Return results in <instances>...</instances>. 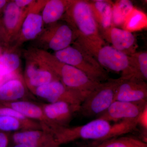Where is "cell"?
Wrapping results in <instances>:
<instances>
[{
  "label": "cell",
  "mask_w": 147,
  "mask_h": 147,
  "mask_svg": "<svg viewBox=\"0 0 147 147\" xmlns=\"http://www.w3.org/2000/svg\"><path fill=\"white\" fill-rule=\"evenodd\" d=\"M100 34L105 41L110 42L112 47L120 52L128 56L137 52V40L131 32L112 26Z\"/></svg>",
  "instance_id": "cell-13"
},
{
  "label": "cell",
  "mask_w": 147,
  "mask_h": 147,
  "mask_svg": "<svg viewBox=\"0 0 147 147\" xmlns=\"http://www.w3.org/2000/svg\"><path fill=\"white\" fill-rule=\"evenodd\" d=\"M123 29L132 33L139 31L147 27V16L142 11L134 7L125 19Z\"/></svg>",
  "instance_id": "cell-21"
},
{
  "label": "cell",
  "mask_w": 147,
  "mask_h": 147,
  "mask_svg": "<svg viewBox=\"0 0 147 147\" xmlns=\"http://www.w3.org/2000/svg\"><path fill=\"white\" fill-rule=\"evenodd\" d=\"M129 56L135 70L136 77L146 82L147 80L146 51L136 52Z\"/></svg>",
  "instance_id": "cell-26"
},
{
  "label": "cell",
  "mask_w": 147,
  "mask_h": 147,
  "mask_svg": "<svg viewBox=\"0 0 147 147\" xmlns=\"http://www.w3.org/2000/svg\"><path fill=\"white\" fill-rule=\"evenodd\" d=\"M20 64V58L17 54L5 53L0 57V74L7 78L18 76Z\"/></svg>",
  "instance_id": "cell-22"
},
{
  "label": "cell",
  "mask_w": 147,
  "mask_h": 147,
  "mask_svg": "<svg viewBox=\"0 0 147 147\" xmlns=\"http://www.w3.org/2000/svg\"><path fill=\"white\" fill-rule=\"evenodd\" d=\"M89 2L100 32L113 26V2L96 0L89 1Z\"/></svg>",
  "instance_id": "cell-18"
},
{
  "label": "cell",
  "mask_w": 147,
  "mask_h": 147,
  "mask_svg": "<svg viewBox=\"0 0 147 147\" xmlns=\"http://www.w3.org/2000/svg\"><path fill=\"white\" fill-rule=\"evenodd\" d=\"M76 39L75 33L69 25L57 22L42 32L38 42L41 46L55 52L70 46Z\"/></svg>",
  "instance_id": "cell-8"
},
{
  "label": "cell",
  "mask_w": 147,
  "mask_h": 147,
  "mask_svg": "<svg viewBox=\"0 0 147 147\" xmlns=\"http://www.w3.org/2000/svg\"><path fill=\"white\" fill-rule=\"evenodd\" d=\"M12 140L15 144L29 147H49L56 143L53 134L43 129L21 130L13 133Z\"/></svg>",
  "instance_id": "cell-15"
},
{
  "label": "cell",
  "mask_w": 147,
  "mask_h": 147,
  "mask_svg": "<svg viewBox=\"0 0 147 147\" xmlns=\"http://www.w3.org/2000/svg\"><path fill=\"white\" fill-rule=\"evenodd\" d=\"M59 61L78 69L89 78L98 83H103L110 79L107 71L96 60L76 42L53 54Z\"/></svg>",
  "instance_id": "cell-4"
},
{
  "label": "cell",
  "mask_w": 147,
  "mask_h": 147,
  "mask_svg": "<svg viewBox=\"0 0 147 147\" xmlns=\"http://www.w3.org/2000/svg\"><path fill=\"white\" fill-rule=\"evenodd\" d=\"M147 84L135 76L119 78L115 100L129 102L147 101Z\"/></svg>",
  "instance_id": "cell-11"
},
{
  "label": "cell",
  "mask_w": 147,
  "mask_h": 147,
  "mask_svg": "<svg viewBox=\"0 0 147 147\" xmlns=\"http://www.w3.org/2000/svg\"><path fill=\"white\" fill-rule=\"evenodd\" d=\"M29 129L27 126L17 119L0 116V130L3 131H16Z\"/></svg>",
  "instance_id": "cell-27"
},
{
  "label": "cell",
  "mask_w": 147,
  "mask_h": 147,
  "mask_svg": "<svg viewBox=\"0 0 147 147\" xmlns=\"http://www.w3.org/2000/svg\"><path fill=\"white\" fill-rule=\"evenodd\" d=\"M74 42L91 55L105 70L120 74L122 77H136L130 56L107 45L105 41H93L78 38Z\"/></svg>",
  "instance_id": "cell-1"
},
{
  "label": "cell",
  "mask_w": 147,
  "mask_h": 147,
  "mask_svg": "<svg viewBox=\"0 0 147 147\" xmlns=\"http://www.w3.org/2000/svg\"><path fill=\"white\" fill-rule=\"evenodd\" d=\"M4 105L13 108L27 118L39 121L43 130L52 133L54 129L53 125L45 116L42 107L34 103L19 100L5 102Z\"/></svg>",
  "instance_id": "cell-16"
},
{
  "label": "cell",
  "mask_w": 147,
  "mask_h": 147,
  "mask_svg": "<svg viewBox=\"0 0 147 147\" xmlns=\"http://www.w3.org/2000/svg\"><path fill=\"white\" fill-rule=\"evenodd\" d=\"M147 106L144 109L139 117L138 125H140L144 131L147 132Z\"/></svg>",
  "instance_id": "cell-28"
},
{
  "label": "cell",
  "mask_w": 147,
  "mask_h": 147,
  "mask_svg": "<svg viewBox=\"0 0 147 147\" xmlns=\"http://www.w3.org/2000/svg\"><path fill=\"white\" fill-rule=\"evenodd\" d=\"M25 78L31 90L55 80H59L36 56L32 50L26 54Z\"/></svg>",
  "instance_id": "cell-10"
},
{
  "label": "cell",
  "mask_w": 147,
  "mask_h": 147,
  "mask_svg": "<svg viewBox=\"0 0 147 147\" xmlns=\"http://www.w3.org/2000/svg\"><path fill=\"white\" fill-rule=\"evenodd\" d=\"M42 108L45 116L53 125V130L57 127L67 126L74 113L79 112V109L62 101L49 103Z\"/></svg>",
  "instance_id": "cell-14"
},
{
  "label": "cell",
  "mask_w": 147,
  "mask_h": 147,
  "mask_svg": "<svg viewBox=\"0 0 147 147\" xmlns=\"http://www.w3.org/2000/svg\"><path fill=\"white\" fill-rule=\"evenodd\" d=\"M109 122L96 118L80 126L62 127L52 131L55 142L59 146L67 144L79 139L103 142L111 128Z\"/></svg>",
  "instance_id": "cell-5"
},
{
  "label": "cell",
  "mask_w": 147,
  "mask_h": 147,
  "mask_svg": "<svg viewBox=\"0 0 147 147\" xmlns=\"http://www.w3.org/2000/svg\"><path fill=\"white\" fill-rule=\"evenodd\" d=\"M30 5L26 9H21L13 1L9 3L6 7L4 13L3 23L6 30L7 41L12 39L13 40L18 34Z\"/></svg>",
  "instance_id": "cell-17"
},
{
  "label": "cell",
  "mask_w": 147,
  "mask_h": 147,
  "mask_svg": "<svg viewBox=\"0 0 147 147\" xmlns=\"http://www.w3.org/2000/svg\"><path fill=\"white\" fill-rule=\"evenodd\" d=\"M47 1H34L30 6L21 29L16 36L13 50L26 41L32 40L39 36L42 31L43 25L42 11Z\"/></svg>",
  "instance_id": "cell-9"
},
{
  "label": "cell",
  "mask_w": 147,
  "mask_h": 147,
  "mask_svg": "<svg viewBox=\"0 0 147 147\" xmlns=\"http://www.w3.org/2000/svg\"><path fill=\"white\" fill-rule=\"evenodd\" d=\"M34 1L33 0H15L13 1L18 7L24 9L30 5Z\"/></svg>",
  "instance_id": "cell-29"
},
{
  "label": "cell",
  "mask_w": 147,
  "mask_h": 147,
  "mask_svg": "<svg viewBox=\"0 0 147 147\" xmlns=\"http://www.w3.org/2000/svg\"><path fill=\"white\" fill-rule=\"evenodd\" d=\"M132 3L128 0H120L113 3L112 24L114 26H121L127 16L134 8Z\"/></svg>",
  "instance_id": "cell-23"
},
{
  "label": "cell",
  "mask_w": 147,
  "mask_h": 147,
  "mask_svg": "<svg viewBox=\"0 0 147 147\" xmlns=\"http://www.w3.org/2000/svg\"><path fill=\"white\" fill-rule=\"evenodd\" d=\"M62 18L73 30L76 38L105 41L100 35L88 1L72 0Z\"/></svg>",
  "instance_id": "cell-3"
},
{
  "label": "cell",
  "mask_w": 147,
  "mask_h": 147,
  "mask_svg": "<svg viewBox=\"0 0 147 147\" xmlns=\"http://www.w3.org/2000/svg\"><path fill=\"white\" fill-rule=\"evenodd\" d=\"M138 120L139 117L123 120L111 125L110 131L104 141L117 138L133 131L138 125Z\"/></svg>",
  "instance_id": "cell-24"
},
{
  "label": "cell",
  "mask_w": 147,
  "mask_h": 147,
  "mask_svg": "<svg viewBox=\"0 0 147 147\" xmlns=\"http://www.w3.org/2000/svg\"><path fill=\"white\" fill-rule=\"evenodd\" d=\"M32 91L49 103L64 102L79 109L88 95L66 86L59 80H55L35 88Z\"/></svg>",
  "instance_id": "cell-7"
},
{
  "label": "cell",
  "mask_w": 147,
  "mask_h": 147,
  "mask_svg": "<svg viewBox=\"0 0 147 147\" xmlns=\"http://www.w3.org/2000/svg\"><path fill=\"white\" fill-rule=\"evenodd\" d=\"M59 146L56 143H55V144H53L51 145V146H50L49 147H59Z\"/></svg>",
  "instance_id": "cell-34"
},
{
  "label": "cell",
  "mask_w": 147,
  "mask_h": 147,
  "mask_svg": "<svg viewBox=\"0 0 147 147\" xmlns=\"http://www.w3.org/2000/svg\"><path fill=\"white\" fill-rule=\"evenodd\" d=\"M72 0H48L42 11L43 24L51 25L62 18Z\"/></svg>",
  "instance_id": "cell-20"
},
{
  "label": "cell",
  "mask_w": 147,
  "mask_h": 147,
  "mask_svg": "<svg viewBox=\"0 0 147 147\" xmlns=\"http://www.w3.org/2000/svg\"><path fill=\"white\" fill-rule=\"evenodd\" d=\"M33 52L67 88L88 95L100 83L94 82L78 69L58 60L53 54L37 48Z\"/></svg>",
  "instance_id": "cell-2"
},
{
  "label": "cell",
  "mask_w": 147,
  "mask_h": 147,
  "mask_svg": "<svg viewBox=\"0 0 147 147\" xmlns=\"http://www.w3.org/2000/svg\"><path fill=\"white\" fill-rule=\"evenodd\" d=\"M6 3V1H5V0H0V8H2L5 5Z\"/></svg>",
  "instance_id": "cell-31"
},
{
  "label": "cell",
  "mask_w": 147,
  "mask_h": 147,
  "mask_svg": "<svg viewBox=\"0 0 147 147\" xmlns=\"http://www.w3.org/2000/svg\"><path fill=\"white\" fill-rule=\"evenodd\" d=\"M147 106V101L129 102L115 100L97 118L103 119L109 122L137 118Z\"/></svg>",
  "instance_id": "cell-12"
},
{
  "label": "cell",
  "mask_w": 147,
  "mask_h": 147,
  "mask_svg": "<svg viewBox=\"0 0 147 147\" xmlns=\"http://www.w3.org/2000/svg\"><path fill=\"white\" fill-rule=\"evenodd\" d=\"M93 147H147V144L133 137H119L100 142Z\"/></svg>",
  "instance_id": "cell-25"
},
{
  "label": "cell",
  "mask_w": 147,
  "mask_h": 147,
  "mask_svg": "<svg viewBox=\"0 0 147 147\" xmlns=\"http://www.w3.org/2000/svg\"><path fill=\"white\" fill-rule=\"evenodd\" d=\"M13 147H29L26 145L22 144H15V146Z\"/></svg>",
  "instance_id": "cell-33"
},
{
  "label": "cell",
  "mask_w": 147,
  "mask_h": 147,
  "mask_svg": "<svg viewBox=\"0 0 147 147\" xmlns=\"http://www.w3.org/2000/svg\"><path fill=\"white\" fill-rule=\"evenodd\" d=\"M6 78V77L0 74V85L5 81Z\"/></svg>",
  "instance_id": "cell-32"
},
{
  "label": "cell",
  "mask_w": 147,
  "mask_h": 147,
  "mask_svg": "<svg viewBox=\"0 0 147 147\" xmlns=\"http://www.w3.org/2000/svg\"><path fill=\"white\" fill-rule=\"evenodd\" d=\"M26 92L24 82L16 76L0 85V100L5 102L17 101L24 97Z\"/></svg>",
  "instance_id": "cell-19"
},
{
  "label": "cell",
  "mask_w": 147,
  "mask_h": 147,
  "mask_svg": "<svg viewBox=\"0 0 147 147\" xmlns=\"http://www.w3.org/2000/svg\"><path fill=\"white\" fill-rule=\"evenodd\" d=\"M8 141L7 135L3 132H0V147H7Z\"/></svg>",
  "instance_id": "cell-30"
},
{
  "label": "cell",
  "mask_w": 147,
  "mask_h": 147,
  "mask_svg": "<svg viewBox=\"0 0 147 147\" xmlns=\"http://www.w3.org/2000/svg\"><path fill=\"white\" fill-rule=\"evenodd\" d=\"M119 82V78H110L106 82L100 83L87 96L79 112L86 117H97L104 113L115 100Z\"/></svg>",
  "instance_id": "cell-6"
}]
</instances>
